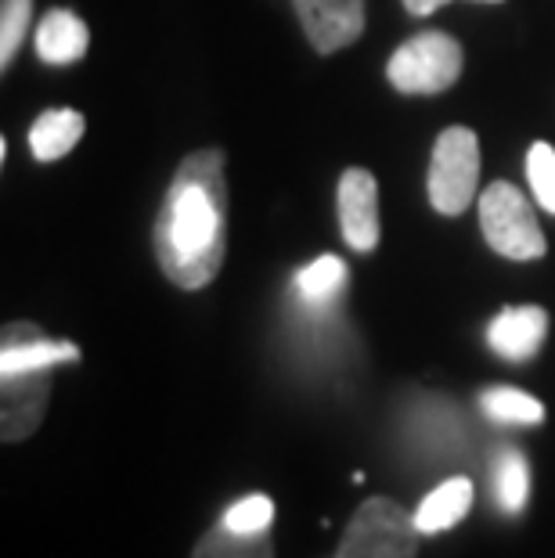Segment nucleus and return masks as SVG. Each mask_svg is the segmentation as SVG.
I'll return each mask as SVG.
<instances>
[{"instance_id":"obj_3","label":"nucleus","mask_w":555,"mask_h":558,"mask_svg":"<svg viewBox=\"0 0 555 558\" xmlns=\"http://www.w3.org/2000/svg\"><path fill=\"white\" fill-rule=\"evenodd\" d=\"M480 231L505 259H541L548 248L530 198L505 181H494L480 195Z\"/></svg>"},{"instance_id":"obj_21","label":"nucleus","mask_w":555,"mask_h":558,"mask_svg":"<svg viewBox=\"0 0 555 558\" xmlns=\"http://www.w3.org/2000/svg\"><path fill=\"white\" fill-rule=\"evenodd\" d=\"M451 4V0H405V8L411 11V15H433L436 8ZM472 4H502V0H472Z\"/></svg>"},{"instance_id":"obj_18","label":"nucleus","mask_w":555,"mask_h":558,"mask_svg":"<svg viewBox=\"0 0 555 558\" xmlns=\"http://www.w3.org/2000/svg\"><path fill=\"white\" fill-rule=\"evenodd\" d=\"M527 181L538 206L545 213H555V148L545 145V141H534L527 151Z\"/></svg>"},{"instance_id":"obj_17","label":"nucleus","mask_w":555,"mask_h":558,"mask_svg":"<svg viewBox=\"0 0 555 558\" xmlns=\"http://www.w3.org/2000/svg\"><path fill=\"white\" fill-rule=\"evenodd\" d=\"M494 494H498L502 512L519 515L530 501V469L519 450H505L494 469Z\"/></svg>"},{"instance_id":"obj_15","label":"nucleus","mask_w":555,"mask_h":558,"mask_svg":"<svg viewBox=\"0 0 555 558\" xmlns=\"http://www.w3.org/2000/svg\"><path fill=\"white\" fill-rule=\"evenodd\" d=\"M347 284V264L339 256H317L314 264H306L297 275V292L311 311H325Z\"/></svg>"},{"instance_id":"obj_6","label":"nucleus","mask_w":555,"mask_h":558,"mask_svg":"<svg viewBox=\"0 0 555 558\" xmlns=\"http://www.w3.org/2000/svg\"><path fill=\"white\" fill-rule=\"evenodd\" d=\"M51 372L55 367H33V372L0 375V436L4 444H19L37 433L47 397H51Z\"/></svg>"},{"instance_id":"obj_4","label":"nucleus","mask_w":555,"mask_h":558,"mask_svg":"<svg viewBox=\"0 0 555 558\" xmlns=\"http://www.w3.org/2000/svg\"><path fill=\"white\" fill-rule=\"evenodd\" d=\"M462 76V44L441 29H426L389 54L386 80L400 94H441Z\"/></svg>"},{"instance_id":"obj_14","label":"nucleus","mask_w":555,"mask_h":558,"mask_svg":"<svg viewBox=\"0 0 555 558\" xmlns=\"http://www.w3.org/2000/svg\"><path fill=\"white\" fill-rule=\"evenodd\" d=\"M192 558H275V544H270V530L260 533H239L228 522H217L214 530L203 533L195 544Z\"/></svg>"},{"instance_id":"obj_10","label":"nucleus","mask_w":555,"mask_h":558,"mask_svg":"<svg viewBox=\"0 0 555 558\" xmlns=\"http://www.w3.org/2000/svg\"><path fill=\"white\" fill-rule=\"evenodd\" d=\"M545 336H548V314L541 306H505L487 328L491 350L516 364L538 357Z\"/></svg>"},{"instance_id":"obj_20","label":"nucleus","mask_w":555,"mask_h":558,"mask_svg":"<svg viewBox=\"0 0 555 558\" xmlns=\"http://www.w3.org/2000/svg\"><path fill=\"white\" fill-rule=\"evenodd\" d=\"M220 522H228V526L239 530V533L270 530V522H275V501L264 494H250V497H242V501H234L228 512H224Z\"/></svg>"},{"instance_id":"obj_2","label":"nucleus","mask_w":555,"mask_h":558,"mask_svg":"<svg viewBox=\"0 0 555 558\" xmlns=\"http://www.w3.org/2000/svg\"><path fill=\"white\" fill-rule=\"evenodd\" d=\"M419 533L408 508L389 497H369L353 512L336 558H419Z\"/></svg>"},{"instance_id":"obj_9","label":"nucleus","mask_w":555,"mask_h":558,"mask_svg":"<svg viewBox=\"0 0 555 558\" xmlns=\"http://www.w3.org/2000/svg\"><path fill=\"white\" fill-rule=\"evenodd\" d=\"M65 361H80V350L73 342L47 339L37 325L11 320L4 325V342H0V375L11 372H33V367H55Z\"/></svg>"},{"instance_id":"obj_13","label":"nucleus","mask_w":555,"mask_h":558,"mask_svg":"<svg viewBox=\"0 0 555 558\" xmlns=\"http://www.w3.org/2000/svg\"><path fill=\"white\" fill-rule=\"evenodd\" d=\"M469 505H472V483L466 476H455V480L436 486L426 501L419 505L415 526L422 533H444V530H451L466 519Z\"/></svg>"},{"instance_id":"obj_5","label":"nucleus","mask_w":555,"mask_h":558,"mask_svg":"<svg viewBox=\"0 0 555 558\" xmlns=\"http://www.w3.org/2000/svg\"><path fill=\"white\" fill-rule=\"evenodd\" d=\"M480 181V141L466 126H447L433 145L430 159V202L444 217H458L472 206Z\"/></svg>"},{"instance_id":"obj_19","label":"nucleus","mask_w":555,"mask_h":558,"mask_svg":"<svg viewBox=\"0 0 555 558\" xmlns=\"http://www.w3.org/2000/svg\"><path fill=\"white\" fill-rule=\"evenodd\" d=\"M29 15L33 0H4V8H0V69H8L15 58L22 37H26Z\"/></svg>"},{"instance_id":"obj_1","label":"nucleus","mask_w":555,"mask_h":558,"mask_svg":"<svg viewBox=\"0 0 555 558\" xmlns=\"http://www.w3.org/2000/svg\"><path fill=\"white\" fill-rule=\"evenodd\" d=\"M228 248V181L224 151L188 156L156 217V256L177 289H206L220 275Z\"/></svg>"},{"instance_id":"obj_11","label":"nucleus","mask_w":555,"mask_h":558,"mask_svg":"<svg viewBox=\"0 0 555 558\" xmlns=\"http://www.w3.org/2000/svg\"><path fill=\"white\" fill-rule=\"evenodd\" d=\"M91 33L84 26V19L73 15L65 8L47 11L44 22L37 26V54L47 65H73L87 54Z\"/></svg>"},{"instance_id":"obj_8","label":"nucleus","mask_w":555,"mask_h":558,"mask_svg":"<svg viewBox=\"0 0 555 558\" xmlns=\"http://www.w3.org/2000/svg\"><path fill=\"white\" fill-rule=\"evenodd\" d=\"M317 54H336L364 33V0H292Z\"/></svg>"},{"instance_id":"obj_12","label":"nucleus","mask_w":555,"mask_h":558,"mask_svg":"<svg viewBox=\"0 0 555 558\" xmlns=\"http://www.w3.org/2000/svg\"><path fill=\"white\" fill-rule=\"evenodd\" d=\"M84 116L76 109H51L44 112L29 130V148L40 162H55L69 156L76 148V141L84 137Z\"/></svg>"},{"instance_id":"obj_16","label":"nucleus","mask_w":555,"mask_h":558,"mask_svg":"<svg viewBox=\"0 0 555 558\" xmlns=\"http://www.w3.org/2000/svg\"><path fill=\"white\" fill-rule=\"evenodd\" d=\"M480 408L487 418L505 422V425H538L541 418H545V408H541L538 397L519 393V389H509V386L483 389Z\"/></svg>"},{"instance_id":"obj_7","label":"nucleus","mask_w":555,"mask_h":558,"mask_svg":"<svg viewBox=\"0 0 555 558\" xmlns=\"http://www.w3.org/2000/svg\"><path fill=\"white\" fill-rule=\"evenodd\" d=\"M339 228H342V242H347L353 253H372L379 245V184L369 170L361 166H350L347 173L339 177Z\"/></svg>"}]
</instances>
